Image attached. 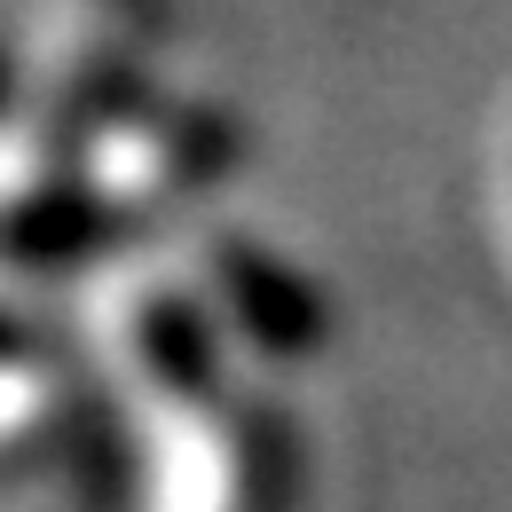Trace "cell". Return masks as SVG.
Segmentation results:
<instances>
[{
  "label": "cell",
  "mask_w": 512,
  "mask_h": 512,
  "mask_svg": "<svg viewBox=\"0 0 512 512\" xmlns=\"http://www.w3.org/2000/svg\"><path fill=\"white\" fill-rule=\"evenodd\" d=\"M0 355H8V323H0Z\"/></svg>",
  "instance_id": "277c9868"
},
{
  "label": "cell",
  "mask_w": 512,
  "mask_h": 512,
  "mask_svg": "<svg viewBox=\"0 0 512 512\" xmlns=\"http://www.w3.org/2000/svg\"><path fill=\"white\" fill-rule=\"evenodd\" d=\"M127 355L150 394H166L182 410H205V394H213V323L197 316L190 300L150 292L127 323Z\"/></svg>",
  "instance_id": "3957f363"
},
{
  "label": "cell",
  "mask_w": 512,
  "mask_h": 512,
  "mask_svg": "<svg viewBox=\"0 0 512 512\" xmlns=\"http://www.w3.org/2000/svg\"><path fill=\"white\" fill-rule=\"evenodd\" d=\"M213 276H221L229 316L245 323L268 355H308V347L323 339L316 292H308L292 268H276L268 253H253V245H221V253H213Z\"/></svg>",
  "instance_id": "7a4b0ae2"
},
{
  "label": "cell",
  "mask_w": 512,
  "mask_h": 512,
  "mask_svg": "<svg viewBox=\"0 0 512 512\" xmlns=\"http://www.w3.org/2000/svg\"><path fill=\"white\" fill-rule=\"evenodd\" d=\"M87 150H119V158H95L103 166V197L119 213L174 205V197L205 190L229 166V134L205 111H127L119 103L103 127H87Z\"/></svg>",
  "instance_id": "6da1fadb"
}]
</instances>
